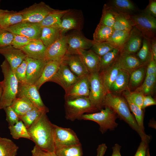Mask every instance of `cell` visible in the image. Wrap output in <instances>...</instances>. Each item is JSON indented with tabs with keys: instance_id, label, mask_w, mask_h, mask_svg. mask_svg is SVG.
Masks as SVG:
<instances>
[{
	"instance_id": "obj_37",
	"label": "cell",
	"mask_w": 156,
	"mask_h": 156,
	"mask_svg": "<svg viewBox=\"0 0 156 156\" xmlns=\"http://www.w3.org/2000/svg\"><path fill=\"white\" fill-rule=\"evenodd\" d=\"M135 55L143 65L147 64L153 56L148 39L144 38L142 46Z\"/></svg>"
},
{
	"instance_id": "obj_62",
	"label": "cell",
	"mask_w": 156,
	"mask_h": 156,
	"mask_svg": "<svg viewBox=\"0 0 156 156\" xmlns=\"http://www.w3.org/2000/svg\"><path fill=\"white\" fill-rule=\"evenodd\" d=\"M1 137L0 136V138Z\"/></svg>"
},
{
	"instance_id": "obj_2",
	"label": "cell",
	"mask_w": 156,
	"mask_h": 156,
	"mask_svg": "<svg viewBox=\"0 0 156 156\" xmlns=\"http://www.w3.org/2000/svg\"><path fill=\"white\" fill-rule=\"evenodd\" d=\"M105 106L112 109L121 119L127 123L140 135L141 139H149L150 137L140 130L135 118L130 112L128 105L125 99L110 92L105 95L103 103Z\"/></svg>"
},
{
	"instance_id": "obj_13",
	"label": "cell",
	"mask_w": 156,
	"mask_h": 156,
	"mask_svg": "<svg viewBox=\"0 0 156 156\" xmlns=\"http://www.w3.org/2000/svg\"><path fill=\"white\" fill-rule=\"evenodd\" d=\"M79 79L63 61L57 72L49 81L55 82L61 86L65 93Z\"/></svg>"
},
{
	"instance_id": "obj_4",
	"label": "cell",
	"mask_w": 156,
	"mask_h": 156,
	"mask_svg": "<svg viewBox=\"0 0 156 156\" xmlns=\"http://www.w3.org/2000/svg\"><path fill=\"white\" fill-rule=\"evenodd\" d=\"M65 118L74 121L81 120V116L85 113H91L98 110L91 103L88 97H80L65 99Z\"/></svg>"
},
{
	"instance_id": "obj_19",
	"label": "cell",
	"mask_w": 156,
	"mask_h": 156,
	"mask_svg": "<svg viewBox=\"0 0 156 156\" xmlns=\"http://www.w3.org/2000/svg\"><path fill=\"white\" fill-rule=\"evenodd\" d=\"M80 15L73 10H69L62 17L60 28L62 34L68 31L75 29L80 31L83 19Z\"/></svg>"
},
{
	"instance_id": "obj_14",
	"label": "cell",
	"mask_w": 156,
	"mask_h": 156,
	"mask_svg": "<svg viewBox=\"0 0 156 156\" xmlns=\"http://www.w3.org/2000/svg\"><path fill=\"white\" fill-rule=\"evenodd\" d=\"M143 38L141 32L134 26L130 31L127 40L120 49V55L135 54L142 46Z\"/></svg>"
},
{
	"instance_id": "obj_55",
	"label": "cell",
	"mask_w": 156,
	"mask_h": 156,
	"mask_svg": "<svg viewBox=\"0 0 156 156\" xmlns=\"http://www.w3.org/2000/svg\"><path fill=\"white\" fill-rule=\"evenodd\" d=\"M156 102L151 95L144 96L142 109H143L147 107L155 105Z\"/></svg>"
},
{
	"instance_id": "obj_21",
	"label": "cell",
	"mask_w": 156,
	"mask_h": 156,
	"mask_svg": "<svg viewBox=\"0 0 156 156\" xmlns=\"http://www.w3.org/2000/svg\"><path fill=\"white\" fill-rule=\"evenodd\" d=\"M63 62L78 78L87 75L89 73L78 54H66Z\"/></svg>"
},
{
	"instance_id": "obj_26",
	"label": "cell",
	"mask_w": 156,
	"mask_h": 156,
	"mask_svg": "<svg viewBox=\"0 0 156 156\" xmlns=\"http://www.w3.org/2000/svg\"><path fill=\"white\" fill-rule=\"evenodd\" d=\"M129 76L130 74L128 72L120 69L110 86L109 92L113 94L118 93L128 90Z\"/></svg>"
},
{
	"instance_id": "obj_53",
	"label": "cell",
	"mask_w": 156,
	"mask_h": 156,
	"mask_svg": "<svg viewBox=\"0 0 156 156\" xmlns=\"http://www.w3.org/2000/svg\"><path fill=\"white\" fill-rule=\"evenodd\" d=\"M32 156H57L55 152L51 153L43 150L35 145L31 151Z\"/></svg>"
},
{
	"instance_id": "obj_28",
	"label": "cell",
	"mask_w": 156,
	"mask_h": 156,
	"mask_svg": "<svg viewBox=\"0 0 156 156\" xmlns=\"http://www.w3.org/2000/svg\"><path fill=\"white\" fill-rule=\"evenodd\" d=\"M23 17L19 12L3 10L0 15V27H9L22 22Z\"/></svg>"
},
{
	"instance_id": "obj_61",
	"label": "cell",
	"mask_w": 156,
	"mask_h": 156,
	"mask_svg": "<svg viewBox=\"0 0 156 156\" xmlns=\"http://www.w3.org/2000/svg\"><path fill=\"white\" fill-rule=\"evenodd\" d=\"M3 10H1L0 9V15L1 13V12H3Z\"/></svg>"
},
{
	"instance_id": "obj_45",
	"label": "cell",
	"mask_w": 156,
	"mask_h": 156,
	"mask_svg": "<svg viewBox=\"0 0 156 156\" xmlns=\"http://www.w3.org/2000/svg\"><path fill=\"white\" fill-rule=\"evenodd\" d=\"M116 47L111 42L105 41L100 43H94L91 48L100 57Z\"/></svg>"
},
{
	"instance_id": "obj_16",
	"label": "cell",
	"mask_w": 156,
	"mask_h": 156,
	"mask_svg": "<svg viewBox=\"0 0 156 156\" xmlns=\"http://www.w3.org/2000/svg\"><path fill=\"white\" fill-rule=\"evenodd\" d=\"M67 36L64 35L47 48L44 60L47 62L63 58L67 50Z\"/></svg>"
},
{
	"instance_id": "obj_18",
	"label": "cell",
	"mask_w": 156,
	"mask_h": 156,
	"mask_svg": "<svg viewBox=\"0 0 156 156\" xmlns=\"http://www.w3.org/2000/svg\"><path fill=\"white\" fill-rule=\"evenodd\" d=\"M77 54L79 56L89 74L100 72V57L91 49L79 50Z\"/></svg>"
},
{
	"instance_id": "obj_7",
	"label": "cell",
	"mask_w": 156,
	"mask_h": 156,
	"mask_svg": "<svg viewBox=\"0 0 156 156\" xmlns=\"http://www.w3.org/2000/svg\"><path fill=\"white\" fill-rule=\"evenodd\" d=\"M90 92L88 98L92 104L98 110L103 107V103L106 94L100 76L99 72L89 73Z\"/></svg>"
},
{
	"instance_id": "obj_42",
	"label": "cell",
	"mask_w": 156,
	"mask_h": 156,
	"mask_svg": "<svg viewBox=\"0 0 156 156\" xmlns=\"http://www.w3.org/2000/svg\"><path fill=\"white\" fill-rule=\"evenodd\" d=\"M130 32L129 31L114 29L112 36L107 41L111 42L120 49L127 40Z\"/></svg>"
},
{
	"instance_id": "obj_41",
	"label": "cell",
	"mask_w": 156,
	"mask_h": 156,
	"mask_svg": "<svg viewBox=\"0 0 156 156\" xmlns=\"http://www.w3.org/2000/svg\"><path fill=\"white\" fill-rule=\"evenodd\" d=\"M156 81V74L150 75L146 77L143 84L135 91L142 93L144 96L151 95L154 89Z\"/></svg>"
},
{
	"instance_id": "obj_6",
	"label": "cell",
	"mask_w": 156,
	"mask_h": 156,
	"mask_svg": "<svg viewBox=\"0 0 156 156\" xmlns=\"http://www.w3.org/2000/svg\"><path fill=\"white\" fill-rule=\"evenodd\" d=\"M130 16L134 26L141 32L144 38L150 40L156 37V18L143 11Z\"/></svg>"
},
{
	"instance_id": "obj_10",
	"label": "cell",
	"mask_w": 156,
	"mask_h": 156,
	"mask_svg": "<svg viewBox=\"0 0 156 156\" xmlns=\"http://www.w3.org/2000/svg\"><path fill=\"white\" fill-rule=\"evenodd\" d=\"M16 97L25 98L35 106L48 112L49 110L44 104L36 87L26 83H19Z\"/></svg>"
},
{
	"instance_id": "obj_46",
	"label": "cell",
	"mask_w": 156,
	"mask_h": 156,
	"mask_svg": "<svg viewBox=\"0 0 156 156\" xmlns=\"http://www.w3.org/2000/svg\"><path fill=\"white\" fill-rule=\"evenodd\" d=\"M14 34L11 45L16 49H21L35 40L20 35Z\"/></svg>"
},
{
	"instance_id": "obj_57",
	"label": "cell",
	"mask_w": 156,
	"mask_h": 156,
	"mask_svg": "<svg viewBox=\"0 0 156 156\" xmlns=\"http://www.w3.org/2000/svg\"><path fill=\"white\" fill-rule=\"evenodd\" d=\"M107 146L106 144L102 143L99 145L97 149L96 156H103L106 151Z\"/></svg>"
},
{
	"instance_id": "obj_58",
	"label": "cell",
	"mask_w": 156,
	"mask_h": 156,
	"mask_svg": "<svg viewBox=\"0 0 156 156\" xmlns=\"http://www.w3.org/2000/svg\"><path fill=\"white\" fill-rule=\"evenodd\" d=\"M121 146L117 144H116L112 147L113 152L111 156H121L120 153Z\"/></svg>"
},
{
	"instance_id": "obj_31",
	"label": "cell",
	"mask_w": 156,
	"mask_h": 156,
	"mask_svg": "<svg viewBox=\"0 0 156 156\" xmlns=\"http://www.w3.org/2000/svg\"><path fill=\"white\" fill-rule=\"evenodd\" d=\"M69 10H55L38 23L42 28L51 26L60 27L62 17Z\"/></svg>"
},
{
	"instance_id": "obj_52",
	"label": "cell",
	"mask_w": 156,
	"mask_h": 156,
	"mask_svg": "<svg viewBox=\"0 0 156 156\" xmlns=\"http://www.w3.org/2000/svg\"><path fill=\"white\" fill-rule=\"evenodd\" d=\"M146 13L156 18V0H150L148 5L143 11Z\"/></svg>"
},
{
	"instance_id": "obj_1",
	"label": "cell",
	"mask_w": 156,
	"mask_h": 156,
	"mask_svg": "<svg viewBox=\"0 0 156 156\" xmlns=\"http://www.w3.org/2000/svg\"><path fill=\"white\" fill-rule=\"evenodd\" d=\"M46 113H43L27 129L35 145L44 151L55 152L53 124Z\"/></svg>"
},
{
	"instance_id": "obj_50",
	"label": "cell",
	"mask_w": 156,
	"mask_h": 156,
	"mask_svg": "<svg viewBox=\"0 0 156 156\" xmlns=\"http://www.w3.org/2000/svg\"><path fill=\"white\" fill-rule=\"evenodd\" d=\"M128 92H126L130 98L136 105L142 109L144 96L139 92L135 91L131 92L129 90Z\"/></svg>"
},
{
	"instance_id": "obj_20",
	"label": "cell",
	"mask_w": 156,
	"mask_h": 156,
	"mask_svg": "<svg viewBox=\"0 0 156 156\" xmlns=\"http://www.w3.org/2000/svg\"><path fill=\"white\" fill-rule=\"evenodd\" d=\"M90 83L88 75L80 78L66 92L65 99L80 97H88Z\"/></svg>"
},
{
	"instance_id": "obj_17",
	"label": "cell",
	"mask_w": 156,
	"mask_h": 156,
	"mask_svg": "<svg viewBox=\"0 0 156 156\" xmlns=\"http://www.w3.org/2000/svg\"><path fill=\"white\" fill-rule=\"evenodd\" d=\"M0 53L5 57L14 72L27 57L21 49L15 48L11 45L0 47Z\"/></svg>"
},
{
	"instance_id": "obj_3",
	"label": "cell",
	"mask_w": 156,
	"mask_h": 156,
	"mask_svg": "<svg viewBox=\"0 0 156 156\" xmlns=\"http://www.w3.org/2000/svg\"><path fill=\"white\" fill-rule=\"evenodd\" d=\"M1 66L4 75V79L0 82L2 89L0 108L4 109L10 106L16 98L19 83L14 72L5 60Z\"/></svg>"
},
{
	"instance_id": "obj_33",
	"label": "cell",
	"mask_w": 156,
	"mask_h": 156,
	"mask_svg": "<svg viewBox=\"0 0 156 156\" xmlns=\"http://www.w3.org/2000/svg\"><path fill=\"white\" fill-rule=\"evenodd\" d=\"M147 65L142 66L129 73L128 90L136 89L142 82L146 74Z\"/></svg>"
},
{
	"instance_id": "obj_48",
	"label": "cell",
	"mask_w": 156,
	"mask_h": 156,
	"mask_svg": "<svg viewBox=\"0 0 156 156\" xmlns=\"http://www.w3.org/2000/svg\"><path fill=\"white\" fill-rule=\"evenodd\" d=\"M14 34L0 27V47L11 45Z\"/></svg>"
},
{
	"instance_id": "obj_15",
	"label": "cell",
	"mask_w": 156,
	"mask_h": 156,
	"mask_svg": "<svg viewBox=\"0 0 156 156\" xmlns=\"http://www.w3.org/2000/svg\"><path fill=\"white\" fill-rule=\"evenodd\" d=\"M27 64L26 83L34 85L40 78L47 62L26 57Z\"/></svg>"
},
{
	"instance_id": "obj_11",
	"label": "cell",
	"mask_w": 156,
	"mask_h": 156,
	"mask_svg": "<svg viewBox=\"0 0 156 156\" xmlns=\"http://www.w3.org/2000/svg\"><path fill=\"white\" fill-rule=\"evenodd\" d=\"M42 28L38 23L21 22L3 29L14 34L20 35L33 40L40 39Z\"/></svg>"
},
{
	"instance_id": "obj_9",
	"label": "cell",
	"mask_w": 156,
	"mask_h": 156,
	"mask_svg": "<svg viewBox=\"0 0 156 156\" xmlns=\"http://www.w3.org/2000/svg\"><path fill=\"white\" fill-rule=\"evenodd\" d=\"M53 137L55 150L81 144L76 134L72 129L53 124Z\"/></svg>"
},
{
	"instance_id": "obj_39",
	"label": "cell",
	"mask_w": 156,
	"mask_h": 156,
	"mask_svg": "<svg viewBox=\"0 0 156 156\" xmlns=\"http://www.w3.org/2000/svg\"><path fill=\"white\" fill-rule=\"evenodd\" d=\"M44 112L47 113L45 110L35 107L22 116H20V120L23 122L27 129Z\"/></svg>"
},
{
	"instance_id": "obj_40",
	"label": "cell",
	"mask_w": 156,
	"mask_h": 156,
	"mask_svg": "<svg viewBox=\"0 0 156 156\" xmlns=\"http://www.w3.org/2000/svg\"><path fill=\"white\" fill-rule=\"evenodd\" d=\"M120 53V49L116 48L110 51L100 57V70H105L111 66Z\"/></svg>"
},
{
	"instance_id": "obj_44",
	"label": "cell",
	"mask_w": 156,
	"mask_h": 156,
	"mask_svg": "<svg viewBox=\"0 0 156 156\" xmlns=\"http://www.w3.org/2000/svg\"><path fill=\"white\" fill-rule=\"evenodd\" d=\"M115 17L113 9L108 5L105 4L103 7L102 16L99 23L113 27Z\"/></svg>"
},
{
	"instance_id": "obj_27",
	"label": "cell",
	"mask_w": 156,
	"mask_h": 156,
	"mask_svg": "<svg viewBox=\"0 0 156 156\" xmlns=\"http://www.w3.org/2000/svg\"><path fill=\"white\" fill-rule=\"evenodd\" d=\"M117 60L120 68L129 73L142 66L146 65L141 63L135 54L121 55L119 54Z\"/></svg>"
},
{
	"instance_id": "obj_12",
	"label": "cell",
	"mask_w": 156,
	"mask_h": 156,
	"mask_svg": "<svg viewBox=\"0 0 156 156\" xmlns=\"http://www.w3.org/2000/svg\"><path fill=\"white\" fill-rule=\"evenodd\" d=\"M67 50L66 54H77L79 50L91 48L94 43L93 40L88 39L80 31L73 32L67 35Z\"/></svg>"
},
{
	"instance_id": "obj_47",
	"label": "cell",
	"mask_w": 156,
	"mask_h": 156,
	"mask_svg": "<svg viewBox=\"0 0 156 156\" xmlns=\"http://www.w3.org/2000/svg\"><path fill=\"white\" fill-rule=\"evenodd\" d=\"M27 64L25 59L16 68L14 72L19 83H26Z\"/></svg>"
},
{
	"instance_id": "obj_60",
	"label": "cell",
	"mask_w": 156,
	"mask_h": 156,
	"mask_svg": "<svg viewBox=\"0 0 156 156\" xmlns=\"http://www.w3.org/2000/svg\"><path fill=\"white\" fill-rule=\"evenodd\" d=\"M146 156H150L149 149L148 148L146 150Z\"/></svg>"
},
{
	"instance_id": "obj_29",
	"label": "cell",
	"mask_w": 156,
	"mask_h": 156,
	"mask_svg": "<svg viewBox=\"0 0 156 156\" xmlns=\"http://www.w3.org/2000/svg\"><path fill=\"white\" fill-rule=\"evenodd\" d=\"M112 9L115 17V22L113 28L114 29L130 31L134 26L131 18V15L121 13Z\"/></svg>"
},
{
	"instance_id": "obj_49",
	"label": "cell",
	"mask_w": 156,
	"mask_h": 156,
	"mask_svg": "<svg viewBox=\"0 0 156 156\" xmlns=\"http://www.w3.org/2000/svg\"><path fill=\"white\" fill-rule=\"evenodd\" d=\"M4 109L6 114V120L8 123L9 126L14 125L20 120L19 116L10 106Z\"/></svg>"
},
{
	"instance_id": "obj_23",
	"label": "cell",
	"mask_w": 156,
	"mask_h": 156,
	"mask_svg": "<svg viewBox=\"0 0 156 156\" xmlns=\"http://www.w3.org/2000/svg\"><path fill=\"white\" fill-rule=\"evenodd\" d=\"M64 58V57L61 59L47 62L41 77L34 84L38 90L43 84L49 81L55 75L63 62Z\"/></svg>"
},
{
	"instance_id": "obj_30",
	"label": "cell",
	"mask_w": 156,
	"mask_h": 156,
	"mask_svg": "<svg viewBox=\"0 0 156 156\" xmlns=\"http://www.w3.org/2000/svg\"><path fill=\"white\" fill-rule=\"evenodd\" d=\"M107 5L117 12L130 15L137 10L136 7L130 0H112Z\"/></svg>"
},
{
	"instance_id": "obj_32",
	"label": "cell",
	"mask_w": 156,
	"mask_h": 156,
	"mask_svg": "<svg viewBox=\"0 0 156 156\" xmlns=\"http://www.w3.org/2000/svg\"><path fill=\"white\" fill-rule=\"evenodd\" d=\"M10 106L19 117L36 107L29 100L22 97H16Z\"/></svg>"
},
{
	"instance_id": "obj_25",
	"label": "cell",
	"mask_w": 156,
	"mask_h": 156,
	"mask_svg": "<svg viewBox=\"0 0 156 156\" xmlns=\"http://www.w3.org/2000/svg\"><path fill=\"white\" fill-rule=\"evenodd\" d=\"M63 36L59 27H45L42 28L40 39L47 48Z\"/></svg>"
},
{
	"instance_id": "obj_51",
	"label": "cell",
	"mask_w": 156,
	"mask_h": 156,
	"mask_svg": "<svg viewBox=\"0 0 156 156\" xmlns=\"http://www.w3.org/2000/svg\"><path fill=\"white\" fill-rule=\"evenodd\" d=\"M150 139H141V141L134 156H146V150L148 148V143Z\"/></svg>"
},
{
	"instance_id": "obj_24",
	"label": "cell",
	"mask_w": 156,
	"mask_h": 156,
	"mask_svg": "<svg viewBox=\"0 0 156 156\" xmlns=\"http://www.w3.org/2000/svg\"><path fill=\"white\" fill-rule=\"evenodd\" d=\"M117 58L111 66L106 69L99 72L106 94L109 92L110 86L117 76L119 70L120 69L118 65Z\"/></svg>"
},
{
	"instance_id": "obj_56",
	"label": "cell",
	"mask_w": 156,
	"mask_h": 156,
	"mask_svg": "<svg viewBox=\"0 0 156 156\" xmlns=\"http://www.w3.org/2000/svg\"><path fill=\"white\" fill-rule=\"evenodd\" d=\"M150 49L154 60L156 61V37L149 40Z\"/></svg>"
},
{
	"instance_id": "obj_36",
	"label": "cell",
	"mask_w": 156,
	"mask_h": 156,
	"mask_svg": "<svg viewBox=\"0 0 156 156\" xmlns=\"http://www.w3.org/2000/svg\"><path fill=\"white\" fill-rule=\"evenodd\" d=\"M18 147L12 140L0 138V156H16Z\"/></svg>"
},
{
	"instance_id": "obj_34",
	"label": "cell",
	"mask_w": 156,
	"mask_h": 156,
	"mask_svg": "<svg viewBox=\"0 0 156 156\" xmlns=\"http://www.w3.org/2000/svg\"><path fill=\"white\" fill-rule=\"evenodd\" d=\"M114 29L99 23L93 34L94 42L100 43L107 41L112 34Z\"/></svg>"
},
{
	"instance_id": "obj_38",
	"label": "cell",
	"mask_w": 156,
	"mask_h": 156,
	"mask_svg": "<svg viewBox=\"0 0 156 156\" xmlns=\"http://www.w3.org/2000/svg\"><path fill=\"white\" fill-rule=\"evenodd\" d=\"M8 128L14 139L24 138L31 140L27 129L21 120H20L14 125L9 126Z\"/></svg>"
},
{
	"instance_id": "obj_5",
	"label": "cell",
	"mask_w": 156,
	"mask_h": 156,
	"mask_svg": "<svg viewBox=\"0 0 156 156\" xmlns=\"http://www.w3.org/2000/svg\"><path fill=\"white\" fill-rule=\"evenodd\" d=\"M104 107V109H102L99 112L82 115L81 120H92L97 123L102 134L108 129H114L118 125L116 122L118 116L111 108L107 106Z\"/></svg>"
},
{
	"instance_id": "obj_43",
	"label": "cell",
	"mask_w": 156,
	"mask_h": 156,
	"mask_svg": "<svg viewBox=\"0 0 156 156\" xmlns=\"http://www.w3.org/2000/svg\"><path fill=\"white\" fill-rule=\"evenodd\" d=\"M57 156H83L81 144L68 146L55 150Z\"/></svg>"
},
{
	"instance_id": "obj_59",
	"label": "cell",
	"mask_w": 156,
	"mask_h": 156,
	"mask_svg": "<svg viewBox=\"0 0 156 156\" xmlns=\"http://www.w3.org/2000/svg\"><path fill=\"white\" fill-rule=\"evenodd\" d=\"M2 95V89L0 83V109L1 101Z\"/></svg>"
},
{
	"instance_id": "obj_8",
	"label": "cell",
	"mask_w": 156,
	"mask_h": 156,
	"mask_svg": "<svg viewBox=\"0 0 156 156\" xmlns=\"http://www.w3.org/2000/svg\"><path fill=\"white\" fill-rule=\"evenodd\" d=\"M55 9L43 2L35 3L19 11L23 17L22 22L39 23Z\"/></svg>"
},
{
	"instance_id": "obj_35",
	"label": "cell",
	"mask_w": 156,
	"mask_h": 156,
	"mask_svg": "<svg viewBox=\"0 0 156 156\" xmlns=\"http://www.w3.org/2000/svg\"><path fill=\"white\" fill-rule=\"evenodd\" d=\"M124 96L128 105L130 110L134 114L135 118L140 130L145 133L144 126V114L142 109L140 108L131 99L127 94L124 93Z\"/></svg>"
},
{
	"instance_id": "obj_22",
	"label": "cell",
	"mask_w": 156,
	"mask_h": 156,
	"mask_svg": "<svg viewBox=\"0 0 156 156\" xmlns=\"http://www.w3.org/2000/svg\"><path fill=\"white\" fill-rule=\"evenodd\" d=\"M21 49L27 57L37 60H44L47 48L39 39L34 40Z\"/></svg>"
},
{
	"instance_id": "obj_54",
	"label": "cell",
	"mask_w": 156,
	"mask_h": 156,
	"mask_svg": "<svg viewBox=\"0 0 156 156\" xmlns=\"http://www.w3.org/2000/svg\"><path fill=\"white\" fill-rule=\"evenodd\" d=\"M146 73V77L150 75L156 74V61L153 56L147 65Z\"/></svg>"
}]
</instances>
